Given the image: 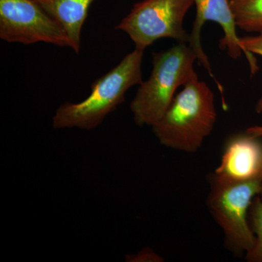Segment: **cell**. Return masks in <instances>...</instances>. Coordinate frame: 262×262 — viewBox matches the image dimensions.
I'll return each mask as SVG.
<instances>
[{
  "mask_svg": "<svg viewBox=\"0 0 262 262\" xmlns=\"http://www.w3.org/2000/svg\"><path fill=\"white\" fill-rule=\"evenodd\" d=\"M194 5H196V16L192 32L189 34V46L195 52L198 61L208 71L210 77L214 80L222 94L223 88L215 79L208 56L203 51L201 32L206 22H215L221 26L225 34L220 40V49L227 51L228 56L234 59L242 56L244 53L239 47V37L237 34V27L230 3L229 0H194Z\"/></svg>",
  "mask_w": 262,
  "mask_h": 262,
  "instance_id": "obj_7",
  "label": "cell"
},
{
  "mask_svg": "<svg viewBox=\"0 0 262 262\" xmlns=\"http://www.w3.org/2000/svg\"><path fill=\"white\" fill-rule=\"evenodd\" d=\"M215 97L211 88L199 79L183 86L152 131L162 145L195 153L210 136L216 121Z\"/></svg>",
  "mask_w": 262,
  "mask_h": 262,
  "instance_id": "obj_2",
  "label": "cell"
},
{
  "mask_svg": "<svg viewBox=\"0 0 262 262\" xmlns=\"http://www.w3.org/2000/svg\"><path fill=\"white\" fill-rule=\"evenodd\" d=\"M248 218L255 239L252 247L245 254V259L248 262H262V201L258 196L253 201Z\"/></svg>",
  "mask_w": 262,
  "mask_h": 262,
  "instance_id": "obj_11",
  "label": "cell"
},
{
  "mask_svg": "<svg viewBox=\"0 0 262 262\" xmlns=\"http://www.w3.org/2000/svg\"><path fill=\"white\" fill-rule=\"evenodd\" d=\"M239 45L249 63L251 75H255L258 72V67L253 54L262 56V33L258 35L239 37ZM255 110L256 113H262V94L256 103Z\"/></svg>",
  "mask_w": 262,
  "mask_h": 262,
  "instance_id": "obj_12",
  "label": "cell"
},
{
  "mask_svg": "<svg viewBox=\"0 0 262 262\" xmlns=\"http://www.w3.org/2000/svg\"><path fill=\"white\" fill-rule=\"evenodd\" d=\"M261 184V179L235 182L215 174L210 181L207 206L223 232L226 248L234 256H245L254 243L248 215Z\"/></svg>",
  "mask_w": 262,
  "mask_h": 262,
  "instance_id": "obj_4",
  "label": "cell"
},
{
  "mask_svg": "<svg viewBox=\"0 0 262 262\" xmlns=\"http://www.w3.org/2000/svg\"><path fill=\"white\" fill-rule=\"evenodd\" d=\"M198 57L187 43L152 53V70L139 84L130 103L134 120L139 126L155 125L168 110L179 87L198 79L194 63Z\"/></svg>",
  "mask_w": 262,
  "mask_h": 262,
  "instance_id": "obj_3",
  "label": "cell"
},
{
  "mask_svg": "<svg viewBox=\"0 0 262 262\" xmlns=\"http://www.w3.org/2000/svg\"><path fill=\"white\" fill-rule=\"evenodd\" d=\"M193 5L194 0H142L115 29L126 33L135 48L143 50L163 38L189 43L184 21Z\"/></svg>",
  "mask_w": 262,
  "mask_h": 262,
  "instance_id": "obj_5",
  "label": "cell"
},
{
  "mask_svg": "<svg viewBox=\"0 0 262 262\" xmlns=\"http://www.w3.org/2000/svg\"><path fill=\"white\" fill-rule=\"evenodd\" d=\"M214 174L235 182L261 179L262 142L260 138L247 133L231 138L226 144Z\"/></svg>",
  "mask_w": 262,
  "mask_h": 262,
  "instance_id": "obj_8",
  "label": "cell"
},
{
  "mask_svg": "<svg viewBox=\"0 0 262 262\" xmlns=\"http://www.w3.org/2000/svg\"><path fill=\"white\" fill-rule=\"evenodd\" d=\"M246 133L255 137H262V125H254L246 129Z\"/></svg>",
  "mask_w": 262,
  "mask_h": 262,
  "instance_id": "obj_14",
  "label": "cell"
},
{
  "mask_svg": "<svg viewBox=\"0 0 262 262\" xmlns=\"http://www.w3.org/2000/svg\"><path fill=\"white\" fill-rule=\"evenodd\" d=\"M0 39L9 43H48L73 50L61 24L34 0H0Z\"/></svg>",
  "mask_w": 262,
  "mask_h": 262,
  "instance_id": "obj_6",
  "label": "cell"
},
{
  "mask_svg": "<svg viewBox=\"0 0 262 262\" xmlns=\"http://www.w3.org/2000/svg\"><path fill=\"white\" fill-rule=\"evenodd\" d=\"M129 256H130V258H127V259H130L128 260L130 261L160 262L164 261L161 256L155 253L150 248H144L136 254Z\"/></svg>",
  "mask_w": 262,
  "mask_h": 262,
  "instance_id": "obj_13",
  "label": "cell"
},
{
  "mask_svg": "<svg viewBox=\"0 0 262 262\" xmlns=\"http://www.w3.org/2000/svg\"><path fill=\"white\" fill-rule=\"evenodd\" d=\"M145 50L135 48L107 73L93 82L91 94L79 103L65 102L53 117L55 129L92 130L125 101L127 91L143 82V57Z\"/></svg>",
  "mask_w": 262,
  "mask_h": 262,
  "instance_id": "obj_1",
  "label": "cell"
},
{
  "mask_svg": "<svg viewBox=\"0 0 262 262\" xmlns=\"http://www.w3.org/2000/svg\"><path fill=\"white\" fill-rule=\"evenodd\" d=\"M258 196H259L260 199H261V201H262V176H261V189H260L259 194H258Z\"/></svg>",
  "mask_w": 262,
  "mask_h": 262,
  "instance_id": "obj_15",
  "label": "cell"
},
{
  "mask_svg": "<svg viewBox=\"0 0 262 262\" xmlns=\"http://www.w3.org/2000/svg\"><path fill=\"white\" fill-rule=\"evenodd\" d=\"M52 18L61 24L74 45L73 51L80 53L81 32L95 0H34Z\"/></svg>",
  "mask_w": 262,
  "mask_h": 262,
  "instance_id": "obj_9",
  "label": "cell"
},
{
  "mask_svg": "<svg viewBox=\"0 0 262 262\" xmlns=\"http://www.w3.org/2000/svg\"><path fill=\"white\" fill-rule=\"evenodd\" d=\"M237 28L262 33V0H229Z\"/></svg>",
  "mask_w": 262,
  "mask_h": 262,
  "instance_id": "obj_10",
  "label": "cell"
}]
</instances>
